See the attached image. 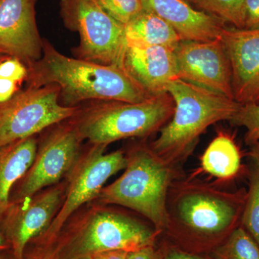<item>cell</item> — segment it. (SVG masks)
<instances>
[{"instance_id":"obj_1","label":"cell","mask_w":259,"mask_h":259,"mask_svg":"<svg viewBox=\"0 0 259 259\" xmlns=\"http://www.w3.org/2000/svg\"><path fill=\"white\" fill-rule=\"evenodd\" d=\"M27 67V87L57 85L65 106L77 107L87 101L136 103L151 97L122 68L69 57L45 40L42 57Z\"/></svg>"},{"instance_id":"obj_2","label":"cell","mask_w":259,"mask_h":259,"mask_svg":"<svg viewBox=\"0 0 259 259\" xmlns=\"http://www.w3.org/2000/svg\"><path fill=\"white\" fill-rule=\"evenodd\" d=\"M155 238L156 233L137 220L99 204L75 213L54 248L57 259H79L109 250L134 251L153 245Z\"/></svg>"},{"instance_id":"obj_3","label":"cell","mask_w":259,"mask_h":259,"mask_svg":"<svg viewBox=\"0 0 259 259\" xmlns=\"http://www.w3.org/2000/svg\"><path fill=\"white\" fill-rule=\"evenodd\" d=\"M166 92L175 102L173 119L161 130L151 148L167 163L190 152L207 127L231 121L241 107L234 100L180 79L170 81Z\"/></svg>"},{"instance_id":"obj_4","label":"cell","mask_w":259,"mask_h":259,"mask_svg":"<svg viewBox=\"0 0 259 259\" xmlns=\"http://www.w3.org/2000/svg\"><path fill=\"white\" fill-rule=\"evenodd\" d=\"M175 109L171 95L163 93L136 103L97 101L79 107L71 120L83 140L107 146L119 140L150 136L173 116Z\"/></svg>"},{"instance_id":"obj_5","label":"cell","mask_w":259,"mask_h":259,"mask_svg":"<svg viewBox=\"0 0 259 259\" xmlns=\"http://www.w3.org/2000/svg\"><path fill=\"white\" fill-rule=\"evenodd\" d=\"M126 157L123 174L104 187L95 202L133 209L149 220L157 229L166 228L167 191L171 178L168 163L145 146L133 148Z\"/></svg>"},{"instance_id":"obj_6","label":"cell","mask_w":259,"mask_h":259,"mask_svg":"<svg viewBox=\"0 0 259 259\" xmlns=\"http://www.w3.org/2000/svg\"><path fill=\"white\" fill-rule=\"evenodd\" d=\"M60 6L64 25L79 33V59L123 69L127 44L123 25L97 0H61Z\"/></svg>"},{"instance_id":"obj_7","label":"cell","mask_w":259,"mask_h":259,"mask_svg":"<svg viewBox=\"0 0 259 259\" xmlns=\"http://www.w3.org/2000/svg\"><path fill=\"white\" fill-rule=\"evenodd\" d=\"M107 146L93 145L81 155L65 177L66 190L60 209L49 228L37 236L53 242L66 222L85 204L95 201L110 177L124 169L127 157L122 151L105 153Z\"/></svg>"},{"instance_id":"obj_8","label":"cell","mask_w":259,"mask_h":259,"mask_svg":"<svg viewBox=\"0 0 259 259\" xmlns=\"http://www.w3.org/2000/svg\"><path fill=\"white\" fill-rule=\"evenodd\" d=\"M56 84L27 87L9 101L0 104V146L35 136L73 117L79 107L65 106Z\"/></svg>"},{"instance_id":"obj_9","label":"cell","mask_w":259,"mask_h":259,"mask_svg":"<svg viewBox=\"0 0 259 259\" xmlns=\"http://www.w3.org/2000/svg\"><path fill=\"white\" fill-rule=\"evenodd\" d=\"M83 141L71 119L54 125L37 146L31 166L12 191L10 202L29 198L61 182L81 155Z\"/></svg>"},{"instance_id":"obj_10","label":"cell","mask_w":259,"mask_h":259,"mask_svg":"<svg viewBox=\"0 0 259 259\" xmlns=\"http://www.w3.org/2000/svg\"><path fill=\"white\" fill-rule=\"evenodd\" d=\"M66 190L64 181L31 197L10 202L0 218V231L14 259H24L29 243L50 226L61 208Z\"/></svg>"},{"instance_id":"obj_11","label":"cell","mask_w":259,"mask_h":259,"mask_svg":"<svg viewBox=\"0 0 259 259\" xmlns=\"http://www.w3.org/2000/svg\"><path fill=\"white\" fill-rule=\"evenodd\" d=\"M246 195H226L207 189L187 191L177 199L175 214L186 229L213 236L235 229Z\"/></svg>"},{"instance_id":"obj_12","label":"cell","mask_w":259,"mask_h":259,"mask_svg":"<svg viewBox=\"0 0 259 259\" xmlns=\"http://www.w3.org/2000/svg\"><path fill=\"white\" fill-rule=\"evenodd\" d=\"M175 53L179 79L234 100L231 62L221 37L180 41Z\"/></svg>"},{"instance_id":"obj_13","label":"cell","mask_w":259,"mask_h":259,"mask_svg":"<svg viewBox=\"0 0 259 259\" xmlns=\"http://www.w3.org/2000/svg\"><path fill=\"white\" fill-rule=\"evenodd\" d=\"M36 0H0V55L16 58L28 66L42 55L37 29Z\"/></svg>"},{"instance_id":"obj_14","label":"cell","mask_w":259,"mask_h":259,"mask_svg":"<svg viewBox=\"0 0 259 259\" xmlns=\"http://www.w3.org/2000/svg\"><path fill=\"white\" fill-rule=\"evenodd\" d=\"M221 38L231 62L235 101L259 103V29L226 27Z\"/></svg>"},{"instance_id":"obj_15","label":"cell","mask_w":259,"mask_h":259,"mask_svg":"<svg viewBox=\"0 0 259 259\" xmlns=\"http://www.w3.org/2000/svg\"><path fill=\"white\" fill-rule=\"evenodd\" d=\"M175 50L127 40L123 69L148 96L166 93L167 84L179 79Z\"/></svg>"},{"instance_id":"obj_16","label":"cell","mask_w":259,"mask_h":259,"mask_svg":"<svg viewBox=\"0 0 259 259\" xmlns=\"http://www.w3.org/2000/svg\"><path fill=\"white\" fill-rule=\"evenodd\" d=\"M143 9L166 22L181 41H209L220 38L225 23L196 10L185 0H141Z\"/></svg>"},{"instance_id":"obj_17","label":"cell","mask_w":259,"mask_h":259,"mask_svg":"<svg viewBox=\"0 0 259 259\" xmlns=\"http://www.w3.org/2000/svg\"><path fill=\"white\" fill-rule=\"evenodd\" d=\"M37 146L35 136L0 146V218L9 207L15 185L31 166Z\"/></svg>"},{"instance_id":"obj_18","label":"cell","mask_w":259,"mask_h":259,"mask_svg":"<svg viewBox=\"0 0 259 259\" xmlns=\"http://www.w3.org/2000/svg\"><path fill=\"white\" fill-rule=\"evenodd\" d=\"M125 26L127 40L176 49L181 41L176 31L158 15L143 9V11Z\"/></svg>"},{"instance_id":"obj_19","label":"cell","mask_w":259,"mask_h":259,"mask_svg":"<svg viewBox=\"0 0 259 259\" xmlns=\"http://www.w3.org/2000/svg\"><path fill=\"white\" fill-rule=\"evenodd\" d=\"M203 170L220 179L234 177L241 167V156L236 144L225 134L218 135L202 157Z\"/></svg>"},{"instance_id":"obj_20","label":"cell","mask_w":259,"mask_h":259,"mask_svg":"<svg viewBox=\"0 0 259 259\" xmlns=\"http://www.w3.org/2000/svg\"><path fill=\"white\" fill-rule=\"evenodd\" d=\"M196 10L220 19L233 28H244L245 0H185Z\"/></svg>"},{"instance_id":"obj_21","label":"cell","mask_w":259,"mask_h":259,"mask_svg":"<svg viewBox=\"0 0 259 259\" xmlns=\"http://www.w3.org/2000/svg\"><path fill=\"white\" fill-rule=\"evenodd\" d=\"M216 255L218 259H259V245L243 227H237Z\"/></svg>"},{"instance_id":"obj_22","label":"cell","mask_w":259,"mask_h":259,"mask_svg":"<svg viewBox=\"0 0 259 259\" xmlns=\"http://www.w3.org/2000/svg\"><path fill=\"white\" fill-rule=\"evenodd\" d=\"M241 223L242 227L259 245V161H254L250 174L249 190L242 211Z\"/></svg>"},{"instance_id":"obj_23","label":"cell","mask_w":259,"mask_h":259,"mask_svg":"<svg viewBox=\"0 0 259 259\" xmlns=\"http://www.w3.org/2000/svg\"><path fill=\"white\" fill-rule=\"evenodd\" d=\"M246 130L245 141L251 146L259 142V103L241 105L231 120Z\"/></svg>"},{"instance_id":"obj_24","label":"cell","mask_w":259,"mask_h":259,"mask_svg":"<svg viewBox=\"0 0 259 259\" xmlns=\"http://www.w3.org/2000/svg\"><path fill=\"white\" fill-rule=\"evenodd\" d=\"M112 18L125 25L143 11L141 0H97Z\"/></svg>"},{"instance_id":"obj_25","label":"cell","mask_w":259,"mask_h":259,"mask_svg":"<svg viewBox=\"0 0 259 259\" xmlns=\"http://www.w3.org/2000/svg\"><path fill=\"white\" fill-rule=\"evenodd\" d=\"M28 76V67L16 58L6 56L0 61V78L21 84L23 81H26Z\"/></svg>"},{"instance_id":"obj_26","label":"cell","mask_w":259,"mask_h":259,"mask_svg":"<svg viewBox=\"0 0 259 259\" xmlns=\"http://www.w3.org/2000/svg\"><path fill=\"white\" fill-rule=\"evenodd\" d=\"M54 241L45 242L34 238L27 247L24 259H57Z\"/></svg>"},{"instance_id":"obj_27","label":"cell","mask_w":259,"mask_h":259,"mask_svg":"<svg viewBox=\"0 0 259 259\" xmlns=\"http://www.w3.org/2000/svg\"><path fill=\"white\" fill-rule=\"evenodd\" d=\"M243 29H259V0H245Z\"/></svg>"},{"instance_id":"obj_28","label":"cell","mask_w":259,"mask_h":259,"mask_svg":"<svg viewBox=\"0 0 259 259\" xmlns=\"http://www.w3.org/2000/svg\"><path fill=\"white\" fill-rule=\"evenodd\" d=\"M20 83L0 78V104L9 101L19 91Z\"/></svg>"},{"instance_id":"obj_29","label":"cell","mask_w":259,"mask_h":259,"mask_svg":"<svg viewBox=\"0 0 259 259\" xmlns=\"http://www.w3.org/2000/svg\"><path fill=\"white\" fill-rule=\"evenodd\" d=\"M126 259H161V255L156 251L153 245L144 247L139 250L128 252Z\"/></svg>"},{"instance_id":"obj_30","label":"cell","mask_w":259,"mask_h":259,"mask_svg":"<svg viewBox=\"0 0 259 259\" xmlns=\"http://www.w3.org/2000/svg\"><path fill=\"white\" fill-rule=\"evenodd\" d=\"M128 252L125 250H109L90 256L91 259H126Z\"/></svg>"},{"instance_id":"obj_31","label":"cell","mask_w":259,"mask_h":259,"mask_svg":"<svg viewBox=\"0 0 259 259\" xmlns=\"http://www.w3.org/2000/svg\"><path fill=\"white\" fill-rule=\"evenodd\" d=\"M166 259H205L198 255L191 254L180 250H172L168 255Z\"/></svg>"},{"instance_id":"obj_32","label":"cell","mask_w":259,"mask_h":259,"mask_svg":"<svg viewBox=\"0 0 259 259\" xmlns=\"http://www.w3.org/2000/svg\"><path fill=\"white\" fill-rule=\"evenodd\" d=\"M10 250V245L8 244V241L5 239L3 233L0 231V253L8 251V250Z\"/></svg>"},{"instance_id":"obj_33","label":"cell","mask_w":259,"mask_h":259,"mask_svg":"<svg viewBox=\"0 0 259 259\" xmlns=\"http://www.w3.org/2000/svg\"><path fill=\"white\" fill-rule=\"evenodd\" d=\"M251 151H250V156L254 161H259V142L250 146Z\"/></svg>"},{"instance_id":"obj_34","label":"cell","mask_w":259,"mask_h":259,"mask_svg":"<svg viewBox=\"0 0 259 259\" xmlns=\"http://www.w3.org/2000/svg\"><path fill=\"white\" fill-rule=\"evenodd\" d=\"M0 259H14V258L11 250H10L0 253Z\"/></svg>"},{"instance_id":"obj_35","label":"cell","mask_w":259,"mask_h":259,"mask_svg":"<svg viewBox=\"0 0 259 259\" xmlns=\"http://www.w3.org/2000/svg\"><path fill=\"white\" fill-rule=\"evenodd\" d=\"M5 57H6V56L0 55V61H1L2 59H4Z\"/></svg>"},{"instance_id":"obj_36","label":"cell","mask_w":259,"mask_h":259,"mask_svg":"<svg viewBox=\"0 0 259 259\" xmlns=\"http://www.w3.org/2000/svg\"><path fill=\"white\" fill-rule=\"evenodd\" d=\"M79 259H91L90 258V257H85V258H81Z\"/></svg>"}]
</instances>
